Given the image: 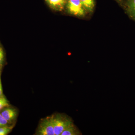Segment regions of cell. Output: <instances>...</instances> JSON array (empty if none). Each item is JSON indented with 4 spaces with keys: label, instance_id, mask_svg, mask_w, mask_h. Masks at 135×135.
Listing matches in <instances>:
<instances>
[{
    "label": "cell",
    "instance_id": "7",
    "mask_svg": "<svg viewBox=\"0 0 135 135\" xmlns=\"http://www.w3.org/2000/svg\"><path fill=\"white\" fill-rule=\"evenodd\" d=\"M126 7L128 14L135 20V0H128Z\"/></svg>",
    "mask_w": 135,
    "mask_h": 135
},
{
    "label": "cell",
    "instance_id": "4",
    "mask_svg": "<svg viewBox=\"0 0 135 135\" xmlns=\"http://www.w3.org/2000/svg\"><path fill=\"white\" fill-rule=\"evenodd\" d=\"M51 9L56 11H62L64 8L67 0H45Z\"/></svg>",
    "mask_w": 135,
    "mask_h": 135
},
{
    "label": "cell",
    "instance_id": "2",
    "mask_svg": "<svg viewBox=\"0 0 135 135\" xmlns=\"http://www.w3.org/2000/svg\"><path fill=\"white\" fill-rule=\"evenodd\" d=\"M66 7L70 14L78 17L84 16L86 10L80 0H67Z\"/></svg>",
    "mask_w": 135,
    "mask_h": 135
},
{
    "label": "cell",
    "instance_id": "10",
    "mask_svg": "<svg viewBox=\"0 0 135 135\" xmlns=\"http://www.w3.org/2000/svg\"><path fill=\"white\" fill-rule=\"evenodd\" d=\"M12 127L5 126L0 127V135L7 134L11 131Z\"/></svg>",
    "mask_w": 135,
    "mask_h": 135
},
{
    "label": "cell",
    "instance_id": "6",
    "mask_svg": "<svg viewBox=\"0 0 135 135\" xmlns=\"http://www.w3.org/2000/svg\"><path fill=\"white\" fill-rule=\"evenodd\" d=\"M79 129L72 123L62 132L60 135H81Z\"/></svg>",
    "mask_w": 135,
    "mask_h": 135
},
{
    "label": "cell",
    "instance_id": "13",
    "mask_svg": "<svg viewBox=\"0 0 135 135\" xmlns=\"http://www.w3.org/2000/svg\"><path fill=\"white\" fill-rule=\"evenodd\" d=\"M2 95V86L1 81V78H0V97Z\"/></svg>",
    "mask_w": 135,
    "mask_h": 135
},
{
    "label": "cell",
    "instance_id": "1",
    "mask_svg": "<svg viewBox=\"0 0 135 135\" xmlns=\"http://www.w3.org/2000/svg\"><path fill=\"white\" fill-rule=\"evenodd\" d=\"M55 135H60L62 132L73 123L71 118L62 114L51 116Z\"/></svg>",
    "mask_w": 135,
    "mask_h": 135
},
{
    "label": "cell",
    "instance_id": "9",
    "mask_svg": "<svg viewBox=\"0 0 135 135\" xmlns=\"http://www.w3.org/2000/svg\"><path fill=\"white\" fill-rule=\"evenodd\" d=\"M9 106L8 102L5 97H0V110L3 108Z\"/></svg>",
    "mask_w": 135,
    "mask_h": 135
},
{
    "label": "cell",
    "instance_id": "3",
    "mask_svg": "<svg viewBox=\"0 0 135 135\" xmlns=\"http://www.w3.org/2000/svg\"><path fill=\"white\" fill-rule=\"evenodd\" d=\"M37 134L39 135H55L51 117L46 118L41 122Z\"/></svg>",
    "mask_w": 135,
    "mask_h": 135
},
{
    "label": "cell",
    "instance_id": "8",
    "mask_svg": "<svg viewBox=\"0 0 135 135\" xmlns=\"http://www.w3.org/2000/svg\"><path fill=\"white\" fill-rule=\"evenodd\" d=\"M85 10L92 12L95 6V0H80Z\"/></svg>",
    "mask_w": 135,
    "mask_h": 135
},
{
    "label": "cell",
    "instance_id": "14",
    "mask_svg": "<svg viewBox=\"0 0 135 135\" xmlns=\"http://www.w3.org/2000/svg\"><path fill=\"white\" fill-rule=\"evenodd\" d=\"M119 1H120V0H119Z\"/></svg>",
    "mask_w": 135,
    "mask_h": 135
},
{
    "label": "cell",
    "instance_id": "12",
    "mask_svg": "<svg viewBox=\"0 0 135 135\" xmlns=\"http://www.w3.org/2000/svg\"><path fill=\"white\" fill-rule=\"evenodd\" d=\"M4 59V53L1 47H0V66L2 64Z\"/></svg>",
    "mask_w": 135,
    "mask_h": 135
},
{
    "label": "cell",
    "instance_id": "5",
    "mask_svg": "<svg viewBox=\"0 0 135 135\" xmlns=\"http://www.w3.org/2000/svg\"><path fill=\"white\" fill-rule=\"evenodd\" d=\"M1 114L3 118L8 122L13 120L16 118L17 116V112L16 110L11 108L5 109Z\"/></svg>",
    "mask_w": 135,
    "mask_h": 135
},
{
    "label": "cell",
    "instance_id": "11",
    "mask_svg": "<svg viewBox=\"0 0 135 135\" xmlns=\"http://www.w3.org/2000/svg\"><path fill=\"white\" fill-rule=\"evenodd\" d=\"M8 121L3 118L2 114H0V127L6 126Z\"/></svg>",
    "mask_w": 135,
    "mask_h": 135
}]
</instances>
